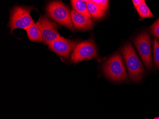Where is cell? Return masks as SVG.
Listing matches in <instances>:
<instances>
[{
    "label": "cell",
    "instance_id": "52a82bcc",
    "mask_svg": "<svg viewBox=\"0 0 159 119\" xmlns=\"http://www.w3.org/2000/svg\"><path fill=\"white\" fill-rule=\"evenodd\" d=\"M43 38V43L48 44L60 38L57 26L55 23L46 16H42L36 23Z\"/></svg>",
    "mask_w": 159,
    "mask_h": 119
},
{
    "label": "cell",
    "instance_id": "9c48e42d",
    "mask_svg": "<svg viewBox=\"0 0 159 119\" xmlns=\"http://www.w3.org/2000/svg\"><path fill=\"white\" fill-rule=\"evenodd\" d=\"M71 20L75 28L79 30H89L94 25V21L92 18L78 13L74 10L70 11Z\"/></svg>",
    "mask_w": 159,
    "mask_h": 119
},
{
    "label": "cell",
    "instance_id": "9a60e30c",
    "mask_svg": "<svg viewBox=\"0 0 159 119\" xmlns=\"http://www.w3.org/2000/svg\"><path fill=\"white\" fill-rule=\"evenodd\" d=\"M92 2L97 5L99 8L104 11L107 10L109 3L108 0H92Z\"/></svg>",
    "mask_w": 159,
    "mask_h": 119
},
{
    "label": "cell",
    "instance_id": "30bf717a",
    "mask_svg": "<svg viewBox=\"0 0 159 119\" xmlns=\"http://www.w3.org/2000/svg\"><path fill=\"white\" fill-rule=\"evenodd\" d=\"M25 30L27 34L28 37L30 41L36 43L43 42L42 33L37 25L35 24L34 22Z\"/></svg>",
    "mask_w": 159,
    "mask_h": 119
},
{
    "label": "cell",
    "instance_id": "5bb4252c",
    "mask_svg": "<svg viewBox=\"0 0 159 119\" xmlns=\"http://www.w3.org/2000/svg\"><path fill=\"white\" fill-rule=\"evenodd\" d=\"M153 48L155 67L159 69V41L157 39L153 40Z\"/></svg>",
    "mask_w": 159,
    "mask_h": 119
},
{
    "label": "cell",
    "instance_id": "8992f818",
    "mask_svg": "<svg viewBox=\"0 0 159 119\" xmlns=\"http://www.w3.org/2000/svg\"><path fill=\"white\" fill-rule=\"evenodd\" d=\"M98 56L97 48L93 39L79 43L71 55L70 61L77 63L83 61L89 60Z\"/></svg>",
    "mask_w": 159,
    "mask_h": 119
},
{
    "label": "cell",
    "instance_id": "277c9868",
    "mask_svg": "<svg viewBox=\"0 0 159 119\" xmlns=\"http://www.w3.org/2000/svg\"><path fill=\"white\" fill-rule=\"evenodd\" d=\"M103 71L108 78L114 81H122L127 79L125 65L120 53L112 55L105 62Z\"/></svg>",
    "mask_w": 159,
    "mask_h": 119
},
{
    "label": "cell",
    "instance_id": "8fae6325",
    "mask_svg": "<svg viewBox=\"0 0 159 119\" xmlns=\"http://www.w3.org/2000/svg\"><path fill=\"white\" fill-rule=\"evenodd\" d=\"M73 10L76 11L78 13L87 16L92 18V16L89 13L88 8L87 7L86 3L84 1L81 0H73L70 1Z\"/></svg>",
    "mask_w": 159,
    "mask_h": 119
},
{
    "label": "cell",
    "instance_id": "7c38bea8",
    "mask_svg": "<svg viewBox=\"0 0 159 119\" xmlns=\"http://www.w3.org/2000/svg\"><path fill=\"white\" fill-rule=\"evenodd\" d=\"M84 1L86 3L88 11L92 17L95 19H100L103 17L105 16V11L99 8L97 5L92 2V1Z\"/></svg>",
    "mask_w": 159,
    "mask_h": 119
},
{
    "label": "cell",
    "instance_id": "3957f363",
    "mask_svg": "<svg viewBox=\"0 0 159 119\" xmlns=\"http://www.w3.org/2000/svg\"><path fill=\"white\" fill-rule=\"evenodd\" d=\"M33 10H35L33 6L16 5L13 7L10 12L9 22L8 25L10 28L11 34L16 29L26 30L34 23L30 14Z\"/></svg>",
    "mask_w": 159,
    "mask_h": 119
},
{
    "label": "cell",
    "instance_id": "6da1fadb",
    "mask_svg": "<svg viewBox=\"0 0 159 119\" xmlns=\"http://www.w3.org/2000/svg\"><path fill=\"white\" fill-rule=\"evenodd\" d=\"M128 71L129 79L135 82H139L143 78L145 70L131 43L126 44L121 50Z\"/></svg>",
    "mask_w": 159,
    "mask_h": 119
},
{
    "label": "cell",
    "instance_id": "7a4b0ae2",
    "mask_svg": "<svg viewBox=\"0 0 159 119\" xmlns=\"http://www.w3.org/2000/svg\"><path fill=\"white\" fill-rule=\"evenodd\" d=\"M46 11L49 17L70 31H74L70 11L62 2L55 1L49 2L46 6Z\"/></svg>",
    "mask_w": 159,
    "mask_h": 119
},
{
    "label": "cell",
    "instance_id": "4fadbf2b",
    "mask_svg": "<svg viewBox=\"0 0 159 119\" xmlns=\"http://www.w3.org/2000/svg\"><path fill=\"white\" fill-rule=\"evenodd\" d=\"M136 9L142 18H147L153 17L154 16L152 12L151 11L149 7L145 3V1L136 8Z\"/></svg>",
    "mask_w": 159,
    "mask_h": 119
},
{
    "label": "cell",
    "instance_id": "5b68a950",
    "mask_svg": "<svg viewBox=\"0 0 159 119\" xmlns=\"http://www.w3.org/2000/svg\"><path fill=\"white\" fill-rule=\"evenodd\" d=\"M134 42L145 67L148 70H151L152 62L150 34L146 32H143L135 38Z\"/></svg>",
    "mask_w": 159,
    "mask_h": 119
},
{
    "label": "cell",
    "instance_id": "2e32d148",
    "mask_svg": "<svg viewBox=\"0 0 159 119\" xmlns=\"http://www.w3.org/2000/svg\"><path fill=\"white\" fill-rule=\"evenodd\" d=\"M151 31L153 35L159 38V18L151 26Z\"/></svg>",
    "mask_w": 159,
    "mask_h": 119
},
{
    "label": "cell",
    "instance_id": "ba28073f",
    "mask_svg": "<svg viewBox=\"0 0 159 119\" xmlns=\"http://www.w3.org/2000/svg\"><path fill=\"white\" fill-rule=\"evenodd\" d=\"M78 43L77 40H70L61 36L49 44L48 46L49 49L57 55L68 59L70 52L75 50Z\"/></svg>",
    "mask_w": 159,
    "mask_h": 119
},
{
    "label": "cell",
    "instance_id": "ac0fdd59",
    "mask_svg": "<svg viewBox=\"0 0 159 119\" xmlns=\"http://www.w3.org/2000/svg\"><path fill=\"white\" fill-rule=\"evenodd\" d=\"M154 119H159V117H155Z\"/></svg>",
    "mask_w": 159,
    "mask_h": 119
},
{
    "label": "cell",
    "instance_id": "e0dca14e",
    "mask_svg": "<svg viewBox=\"0 0 159 119\" xmlns=\"http://www.w3.org/2000/svg\"><path fill=\"white\" fill-rule=\"evenodd\" d=\"M144 1V0H133L132 2H133V4H134V7H135V8H136L139 5H141Z\"/></svg>",
    "mask_w": 159,
    "mask_h": 119
}]
</instances>
